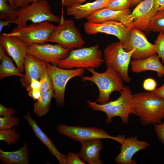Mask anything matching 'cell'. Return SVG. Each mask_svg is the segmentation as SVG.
<instances>
[{
    "label": "cell",
    "instance_id": "cell-44",
    "mask_svg": "<svg viewBox=\"0 0 164 164\" xmlns=\"http://www.w3.org/2000/svg\"><path fill=\"white\" fill-rule=\"evenodd\" d=\"M6 51L4 47L0 44V61H1L3 58L6 55L5 52Z\"/></svg>",
    "mask_w": 164,
    "mask_h": 164
},
{
    "label": "cell",
    "instance_id": "cell-16",
    "mask_svg": "<svg viewBox=\"0 0 164 164\" xmlns=\"http://www.w3.org/2000/svg\"><path fill=\"white\" fill-rule=\"evenodd\" d=\"M121 145L120 152L115 158V162L118 164H135L136 162L132 159L133 156L139 151L145 149L149 144L138 140L135 136L128 137Z\"/></svg>",
    "mask_w": 164,
    "mask_h": 164
},
{
    "label": "cell",
    "instance_id": "cell-11",
    "mask_svg": "<svg viewBox=\"0 0 164 164\" xmlns=\"http://www.w3.org/2000/svg\"><path fill=\"white\" fill-rule=\"evenodd\" d=\"M130 37L126 43L122 44L124 49L130 52L133 49L132 58L140 60L157 54L155 45L150 43L142 31L136 28L130 29Z\"/></svg>",
    "mask_w": 164,
    "mask_h": 164
},
{
    "label": "cell",
    "instance_id": "cell-40",
    "mask_svg": "<svg viewBox=\"0 0 164 164\" xmlns=\"http://www.w3.org/2000/svg\"><path fill=\"white\" fill-rule=\"evenodd\" d=\"M28 92V95L32 97L34 101L38 100L42 94L40 89L32 90Z\"/></svg>",
    "mask_w": 164,
    "mask_h": 164
},
{
    "label": "cell",
    "instance_id": "cell-6",
    "mask_svg": "<svg viewBox=\"0 0 164 164\" xmlns=\"http://www.w3.org/2000/svg\"><path fill=\"white\" fill-rule=\"evenodd\" d=\"M51 6L46 0H41L32 3L18 10V16L12 22L17 26H24L30 21L32 23L44 22L53 23L60 22V18L53 14Z\"/></svg>",
    "mask_w": 164,
    "mask_h": 164
},
{
    "label": "cell",
    "instance_id": "cell-7",
    "mask_svg": "<svg viewBox=\"0 0 164 164\" xmlns=\"http://www.w3.org/2000/svg\"><path fill=\"white\" fill-rule=\"evenodd\" d=\"M63 13L59 23L50 35L49 42L56 43L70 51L82 48L85 43L73 20H64Z\"/></svg>",
    "mask_w": 164,
    "mask_h": 164
},
{
    "label": "cell",
    "instance_id": "cell-2",
    "mask_svg": "<svg viewBox=\"0 0 164 164\" xmlns=\"http://www.w3.org/2000/svg\"><path fill=\"white\" fill-rule=\"evenodd\" d=\"M120 93V96L116 99L104 104H98L89 100L87 102L88 106L93 110L102 111L105 113L107 116L105 121L108 124L111 122L113 118L118 116L120 117L123 123L126 125L130 115L135 114L133 109V94L128 86H124Z\"/></svg>",
    "mask_w": 164,
    "mask_h": 164
},
{
    "label": "cell",
    "instance_id": "cell-39",
    "mask_svg": "<svg viewBox=\"0 0 164 164\" xmlns=\"http://www.w3.org/2000/svg\"><path fill=\"white\" fill-rule=\"evenodd\" d=\"M41 83L39 80H32L29 85L26 88L28 91L34 89H40Z\"/></svg>",
    "mask_w": 164,
    "mask_h": 164
},
{
    "label": "cell",
    "instance_id": "cell-34",
    "mask_svg": "<svg viewBox=\"0 0 164 164\" xmlns=\"http://www.w3.org/2000/svg\"><path fill=\"white\" fill-rule=\"evenodd\" d=\"M157 85L156 80L151 78L145 79L143 82V87L145 90L150 91L154 90Z\"/></svg>",
    "mask_w": 164,
    "mask_h": 164
},
{
    "label": "cell",
    "instance_id": "cell-23",
    "mask_svg": "<svg viewBox=\"0 0 164 164\" xmlns=\"http://www.w3.org/2000/svg\"><path fill=\"white\" fill-rule=\"evenodd\" d=\"M0 159L5 164H29V152L27 142L16 151L5 152L0 149Z\"/></svg>",
    "mask_w": 164,
    "mask_h": 164
},
{
    "label": "cell",
    "instance_id": "cell-9",
    "mask_svg": "<svg viewBox=\"0 0 164 164\" xmlns=\"http://www.w3.org/2000/svg\"><path fill=\"white\" fill-rule=\"evenodd\" d=\"M56 130L60 134L80 142L96 139L109 138L122 144L125 139L124 135L111 136L104 129L96 127H85L80 125L69 126L61 124L57 126Z\"/></svg>",
    "mask_w": 164,
    "mask_h": 164
},
{
    "label": "cell",
    "instance_id": "cell-1",
    "mask_svg": "<svg viewBox=\"0 0 164 164\" xmlns=\"http://www.w3.org/2000/svg\"><path fill=\"white\" fill-rule=\"evenodd\" d=\"M135 114L144 126L159 124L164 119V100L152 91L133 94Z\"/></svg>",
    "mask_w": 164,
    "mask_h": 164
},
{
    "label": "cell",
    "instance_id": "cell-47",
    "mask_svg": "<svg viewBox=\"0 0 164 164\" xmlns=\"http://www.w3.org/2000/svg\"><path fill=\"white\" fill-rule=\"evenodd\" d=\"M83 0V2H84L87 0Z\"/></svg>",
    "mask_w": 164,
    "mask_h": 164
},
{
    "label": "cell",
    "instance_id": "cell-22",
    "mask_svg": "<svg viewBox=\"0 0 164 164\" xmlns=\"http://www.w3.org/2000/svg\"><path fill=\"white\" fill-rule=\"evenodd\" d=\"M131 69L132 72L136 73L152 70L156 72L159 77L164 75V66L157 54L143 59H133L131 61Z\"/></svg>",
    "mask_w": 164,
    "mask_h": 164
},
{
    "label": "cell",
    "instance_id": "cell-36",
    "mask_svg": "<svg viewBox=\"0 0 164 164\" xmlns=\"http://www.w3.org/2000/svg\"><path fill=\"white\" fill-rule=\"evenodd\" d=\"M15 111V109L13 108H7L2 104H0V117L12 116Z\"/></svg>",
    "mask_w": 164,
    "mask_h": 164
},
{
    "label": "cell",
    "instance_id": "cell-3",
    "mask_svg": "<svg viewBox=\"0 0 164 164\" xmlns=\"http://www.w3.org/2000/svg\"><path fill=\"white\" fill-rule=\"evenodd\" d=\"M87 70L92 74L91 77L82 76V81L92 82L97 87L99 95L96 102L101 104L108 101L111 94L114 91L121 92L124 86L123 80L119 74L112 68L107 67L106 70L102 73H99L92 68Z\"/></svg>",
    "mask_w": 164,
    "mask_h": 164
},
{
    "label": "cell",
    "instance_id": "cell-31",
    "mask_svg": "<svg viewBox=\"0 0 164 164\" xmlns=\"http://www.w3.org/2000/svg\"><path fill=\"white\" fill-rule=\"evenodd\" d=\"M19 125L18 118L12 116L0 117V130L9 129Z\"/></svg>",
    "mask_w": 164,
    "mask_h": 164
},
{
    "label": "cell",
    "instance_id": "cell-20",
    "mask_svg": "<svg viewBox=\"0 0 164 164\" xmlns=\"http://www.w3.org/2000/svg\"><path fill=\"white\" fill-rule=\"evenodd\" d=\"M81 147L77 153L80 159L89 164H102L100 159L101 151L103 148L100 139L80 142Z\"/></svg>",
    "mask_w": 164,
    "mask_h": 164
},
{
    "label": "cell",
    "instance_id": "cell-5",
    "mask_svg": "<svg viewBox=\"0 0 164 164\" xmlns=\"http://www.w3.org/2000/svg\"><path fill=\"white\" fill-rule=\"evenodd\" d=\"M56 26L52 22H44L32 23L24 26H17L7 35L19 39L27 46L43 44L49 42V38Z\"/></svg>",
    "mask_w": 164,
    "mask_h": 164
},
{
    "label": "cell",
    "instance_id": "cell-24",
    "mask_svg": "<svg viewBox=\"0 0 164 164\" xmlns=\"http://www.w3.org/2000/svg\"><path fill=\"white\" fill-rule=\"evenodd\" d=\"M54 93V91L53 88L42 94L40 98L34 103L33 111L37 116L41 117L48 113Z\"/></svg>",
    "mask_w": 164,
    "mask_h": 164
},
{
    "label": "cell",
    "instance_id": "cell-38",
    "mask_svg": "<svg viewBox=\"0 0 164 164\" xmlns=\"http://www.w3.org/2000/svg\"><path fill=\"white\" fill-rule=\"evenodd\" d=\"M83 2V0H61V3L67 8Z\"/></svg>",
    "mask_w": 164,
    "mask_h": 164
},
{
    "label": "cell",
    "instance_id": "cell-10",
    "mask_svg": "<svg viewBox=\"0 0 164 164\" xmlns=\"http://www.w3.org/2000/svg\"><path fill=\"white\" fill-rule=\"evenodd\" d=\"M51 77L54 91L53 98L57 104L60 107L65 105L64 95L66 85L70 79L73 77H82L85 70L82 68L65 69L57 65L46 63Z\"/></svg>",
    "mask_w": 164,
    "mask_h": 164
},
{
    "label": "cell",
    "instance_id": "cell-43",
    "mask_svg": "<svg viewBox=\"0 0 164 164\" xmlns=\"http://www.w3.org/2000/svg\"><path fill=\"white\" fill-rule=\"evenodd\" d=\"M12 22L9 21H5L0 19V32L1 33L2 29L4 27L9 26Z\"/></svg>",
    "mask_w": 164,
    "mask_h": 164
},
{
    "label": "cell",
    "instance_id": "cell-30",
    "mask_svg": "<svg viewBox=\"0 0 164 164\" xmlns=\"http://www.w3.org/2000/svg\"><path fill=\"white\" fill-rule=\"evenodd\" d=\"M133 6V0H111L105 8L114 10H123Z\"/></svg>",
    "mask_w": 164,
    "mask_h": 164
},
{
    "label": "cell",
    "instance_id": "cell-35",
    "mask_svg": "<svg viewBox=\"0 0 164 164\" xmlns=\"http://www.w3.org/2000/svg\"><path fill=\"white\" fill-rule=\"evenodd\" d=\"M154 127L159 139L164 145V122L154 124Z\"/></svg>",
    "mask_w": 164,
    "mask_h": 164
},
{
    "label": "cell",
    "instance_id": "cell-28",
    "mask_svg": "<svg viewBox=\"0 0 164 164\" xmlns=\"http://www.w3.org/2000/svg\"><path fill=\"white\" fill-rule=\"evenodd\" d=\"M20 135L14 128L12 129L0 130V140L6 142L8 145L16 144L18 141Z\"/></svg>",
    "mask_w": 164,
    "mask_h": 164
},
{
    "label": "cell",
    "instance_id": "cell-8",
    "mask_svg": "<svg viewBox=\"0 0 164 164\" xmlns=\"http://www.w3.org/2000/svg\"><path fill=\"white\" fill-rule=\"evenodd\" d=\"M134 49L126 51L120 41L107 45L104 50V62L106 67H109L118 72L123 81L128 83L131 78L128 73V68Z\"/></svg>",
    "mask_w": 164,
    "mask_h": 164
},
{
    "label": "cell",
    "instance_id": "cell-37",
    "mask_svg": "<svg viewBox=\"0 0 164 164\" xmlns=\"http://www.w3.org/2000/svg\"><path fill=\"white\" fill-rule=\"evenodd\" d=\"M13 4L17 8H21L32 3L41 0H11Z\"/></svg>",
    "mask_w": 164,
    "mask_h": 164
},
{
    "label": "cell",
    "instance_id": "cell-14",
    "mask_svg": "<svg viewBox=\"0 0 164 164\" xmlns=\"http://www.w3.org/2000/svg\"><path fill=\"white\" fill-rule=\"evenodd\" d=\"M157 12L154 7L153 0H143L140 2L129 15L130 22L129 29H138L149 31L150 22Z\"/></svg>",
    "mask_w": 164,
    "mask_h": 164
},
{
    "label": "cell",
    "instance_id": "cell-46",
    "mask_svg": "<svg viewBox=\"0 0 164 164\" xmlns=\"http://www.w3.org/2000/svg\"><path fill=\"white\" fill-rule=\"evenodd\" d=\"M142 0H133V6L137 5Z\"/></svg>",
    "mask_w": 164,
    "mask_h": 164
},
{
    "label": "cell",
    "instance_id": "cell-33",
    "mask_svg": "<svg viewBox=\"0 0 164 164\" xmlns=\"http://www.w3.org/2000/svg\"><path fill=\"white\" fill-rule=\"evenodd\" d=\"M77 153L69 152L66 155V164H85Z\"/></svg>",
    "mask_w": 164,
    "mask_h": 164
},
{
    "label": "cell",
    "instance_id": "cell-42",
    "mask_svg": "<svg viewBox=\"0 0 164 164\" xmlns=\"http://www.w3.org/2000/svg\"><path fill=\"white\" fill-rule=\"evenodd\" d=\"M154 94L164 100V83L159 87L152 91Z\"/></svg>",
    "mask_w": 164,
    "mask_h": 164
},
{
    "label": "cell",
    "instance_id": "cell-21",
    "mask_svg": "<svg viewBox=\"0 0 164 164\" xmlns=\"http://www.w3.org/2000/svg\"><path fill=\"white\" fill-rule=\"evenodd\" d=\"M110 0H96L84 4H78L67 8V15L76 20L87 18L95 12L105 8Z\"/></svg>",
    "mask_w": 164,
    "mask_h": 164
},
{
    "label": "cell",
    "instance_id": "cell-15",
    "mask_svg": "<svg viewBox=\"0 0 164 164\" xmlns=\"http://www.w3.org/2000/svg\"><path fill=\"white\" fill-rule=\"evenodd\" d=\"M0 44L4 47L6 52L12 59L17 67L23 73L27 46L16 37L7 35L5 33L0 35Z\"/></svg>",
    "mask_w": 164,
    "mask_h": 164
},
{
    "label": "cell",
    "instance_id": "cell-32",
    "mask_svg": "<svg viewBox=\"0 0 164 164\" xmlns=\"http://www.w3.org/2000/svg\"><path fill=\"white\" fill-rule=\"evenodd\" d=\"M154 43L157 56L164 64V34L159 32Z\"/></svg>",
    "mask_w": 164,
    "mask_h": 164
},
{
    "label": "cell",
    "instance_id": "cell-19",
    "mask_svg": "<svg viewBox=\"0 0 164 164\" xmlns=\"http://www.w3.org/2000/svg\"><path fill=\"white\" fill-rule=\"evenodd\" d=\"M24 118L31 128L35 136L47 147L50 153L55 156L60 164H66V155L60 152L52 141L41 129L35 120L33 119L28 110Z\"/></svg>",
    "mask_w": 164,
    "mask_h": 164
},
{
    "label": "cell",
    "instance_id": "cell-17",
    "mask_svg": "<svg viewBox=\"0 0 164 164\" xmlns=\"http://www.w3.org/2000/svg\"><path fill=\"white\" fill-rule=\"evenodd\" d=\"M46 65V62L26 53L24 63L25 74L19 80L22 87L26 88L32 80H39Z\"/></svg>",
    "mask_w": 164,
    "mask_h": 164
},
{
    "label": "cell",
    "instance_id": "cell-41",
    "mask_svg": "<svg viewBox=\"0 0 164 164\" xmlns=\"http://www.w3.org/2000/svg\"><path fill=\"white\" fill-rule=\"evenodd\" d=\"M154 9L157 12L164 10V0H153Z\"/></svg>",
    "mask_w": 164,
    "mask_h": 164
},
{
    "label": "cell",
    "instance_id": "cell-29",
    "mask_svg": "<svg viewBox=\"0 0 164 164\" xmlns=\"http://www.w3.org/2000/svg\"><path fill=\"white\" fill-rule=\"evenodd\" d=\"M39 80L41 83V94L53 88L51 77L46 64Z\"/></svg>",
    "mask_w": 164,
    "mask_h": 164
},
{
    "label": "cell",
    "instance_id": "cell-18",
    "mask_svg": "<svg viewBox=\"0 0 164 164\" xmlns=\"http://www.w3.org/2000/svg\"><path fill=\"white\" fill-rule=\"evenodd\" d=\"M131 12L130 9L116 10L104 8L95 12L86 19L88 22L94 23L116 21L122 23L129 28L130 22L128 16Z\"/></svg>",
    "mask_w": 164,
    "mask_h": 164
},
{
    "label": "cell",
    "instance_id": "cell-26",
    "mask_svg": "<svg viewBox=\"0 0 164 164\" xmlns=\"http://www.w3.org/2000/svg\"><path fill=\"white\" fill-rule=\"evenodd\" d=\"M8 0H0V19L12 22L18 16V10L8 3Z\"/></svg>",
    "mask_w": 164,
    "mask_h": 164
},
{
    "label": "cell",
    "instance_id": "cell-45",
    "mask_svg": "<svg viewBox=\"0 0 164 164\" xmlns=\"http://www.w3.org/2000/svg\"><path fill=\"white\" fill-rule=\"evenodd\" d=\"M9 4L12 6L15 9H16L17 10H18V8H17L15 5L13 4L12 3V1L11 0H8Z\"/></svg>",
    "mask_w": 164,
    "mask_h": 164
},
{
    "label": "cell",
    "instance_id": "cell-12",
    "mask_svg": "<svg viewBox=\"0 0 164 164\" xmlns=\"http://www.w3.org/2000/svg\"><path fill=\"white\" fill-rule=\"evenodd\" d=\"M69 50L58 44H34L27 46L26 53L36 59L57 65L68 56Z\"/></svg>",
    "mask_w": 164,
    "mask_h": 164
},
{
    "label": "cell",
    "instance_id": "cell-25",
    "mask_svg": "<svg viewBox=\"0 0 164 164\" xmlns=\"http://www.w3.org/2000/svg\"><path fill=\"white\" fill-rule=\"evenodd\" d=\"M13 76L22 77L24 74L15 66L12 60L6 55L2 60L0 65V79L2 80L6 77Z\"/></svg>",
    "mask_w": 164,
    "mask_h": 164
},
{
    "label": "cell",
    "instance_id": "cell-4",
    "mask_svg": "<svg viewBox=\"0 0 164 164\" xmlns=\"http://www.w3.org/2000/svg\"><path fill=\"white\" fill-rule=\"evenodd\" d=\"M99 44L89 47L73 50L57 66L61 68L73 69L92 68L96 69L104 62Z\"/></svg>",
    "mask_w": 164,
    "mask_h": 164
},
{
    "label": "cell",
    "instance_id": "cell-13",
    "mask_svg": "<svg viewBox=\"0 0 164 164\" xmlns=\"http://www.w3.org/2000/svg\"><path fill=\"white\" fill-rule=\"evenodd\" d=\"M84 29L86 32L90 35L104 33L115 36L122 44L127 42L130 36L128 28L122 23L114 20L99 23L87 21L84 23Z\"/></svg>",
    "mask_w": 164,
    "mask_h": 164
},
{
    "label": "cell",
    "instance_id": "cell-27",
    "mask_svg": "<svg viewBox=\"0 0 164 164\" xmlns=\"http://www.w3.org/2000/svg\"><path fill=\"white\" fill-rule=\"evenodd\" d=\"M149 31L164 34V10L156 13L150 22Z\"/></svg>",
    "mask_w": 164,
    "mask_h": 164
}]
</instances>
